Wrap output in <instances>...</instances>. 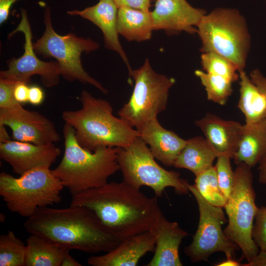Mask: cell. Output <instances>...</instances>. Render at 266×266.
Returning <instances> with one entry per match:
<instances>
[{
	"instance_id": "36",
	"label": "cell",
	"mask_w": 266,
	"mask_h": 266,
	"mask_svg": "<svg viewBox=\"0 0 266 266\" xmlns=\"http://www.w3.org/2000/svg\"><path fill=\"white\" fill-rule=\"evenodd\" d=\"M250 77L266 97V77L257 69L250 73Z\"/></svg>"
},
{
	"instance_id": "32",
	"label": "cell",
	"mask_w": 266,
	"mask_h": 266,
	"mask_svg": "<svg viewBox=\"0 0 266 266\" xmlns=\"http://www.w3.org/2000/svg\"><path fill=\"white\" fill-rule=\"evenodd\" d=\"M16 83L0 78V108L10 107L19 103L15 100L13 94Z\"/></svg>"
},
{
	"instance_id": "14",
	"label": "cell",
	"mask_w": 266,
	"mask_h": 266,
	"mask_svg": "<svg viewBox=\"0 0 266 266\" xmlns=\"http://www.w3.org/2000/svg\"><path fill=\"white\" fill-rule=\"evenodd\" d=\"M54 143L35 144L17 140L0 143V157L19 175L38 167H50L60 155Z\"/></svg>"
},
{
	"instance_id": "29",
	"label": "cell",
	"mask_w": 266,
	"mask_h": 266,
	"mask_svg": "<svg viewBox=\"0 0 266 266\" xmlns=\"http://www.w3.org/2000/svg\"><path fill=\"white\" fill-rule=\"evenodd\" d=\"M201 64L203 71L207 73L221 76L233 83L239 79V70L235 65L218 54L202 53Z\"/></svg>"
},
{
	"instance_id": "8",
	"label": "cell",
	"mask_w": 266,
	"mask_h": 266,
	"mask_svg": "<svg viewBox=\"0 0 266 266\" xmlns=\"http://www.w3.org/2000/svg\"><path fill=\"white\" fill-rule=\"evenodd\" d=\"M251 168L244 163L237 165L233 188L224 207L228 218L224 233L229 240L241 250L242 258L248 262L260 251L251 235L258 208Z\"/></svg>"
},
{
	"instance_id": "20",
	"label": "cell",
	"mask_w": 266,
	"mask_h": 266,
	"mask_svg": "<svg viewBox=\"0 0 266 266\" xmlns=\"http://www.w3.org/2000/svg\"><path fill=\"white\" fill-rule=\"evenodd\" d=\"M138 131L155 158L166 166H173L187 142L174 132L163 128L157 118L148 122Z\"/></svg>"
},
{
	"instance_id": "13",
	"label": "cell",
	"mask_w": 266,
	"mask_h": 266,
	"mask_svg": "<svg viewBox=\"0 0 266 266\" xmlns=\"http://www.w3.org/2000/svg\"><path fill=\"white\" fill-rule=\"evenodd\" d=\"M0 124L12 131L14 140L35 144L55 143L61 140L54 123L38 112L21 104L0 108Z\"/></svg>"
},
{
	"instance_id": "11",
	"label": "cell",
	"mask_w": 266,
	"mask_h": 266,
	"mask_svg": "<svg viewBox=\"0 0 266 266\" xmlns=\"http://www.w3.org/2000/svg\"><path fill=\"white\" fill-rule=\"evenodd\" d=\"M188 189L194 196L199 210V222L191 244L184 252L193 263L207 261L213 253H224L226 258H233L239 247L226 237L222 225L227 222L223 207L207 201L194 186L188 183Z\"/></svg>"
},
{
	"instance_id": "33",
	"label": "cell",
	"mask_w": 266,
	"mask_h": 266,
	"mask_svg": "<svg viewBox=\"0 0 266 266\" xmlns=\"http://www.w3.org/2000/svg\"><path fill=\"white\" fill-rule=\"evenodd\" d=\"M118 8L130 7L144 11H149L150 0H114Z\"/></svg>"
},
{
	"instance_id": "31",
	"label": "cell",
	"mask_w": 266,
	"mask_h": 266,
	"mask_svg": "<svg viewBox=\"0 0 266 266\" xmlns=\"http://www.w3.org/2000/svg\"><path fill=\"white\" fill-rule=\"evenodd\" d=\"M251 235L260 251L266 252V207H258L255 217Z\"/></svg>"
},
{
	"instance_id": "17",
	"label": "cell",
	"mask_w": 266,
	"mask_h": 266,
	"mask_svg": "<svg viewBox=\"0 0 266 266\" xmlns=\"http://www.w3.org/2000/svg\"><path fill=\"white\" fill-rule=\"evenodd\" d=\"M155 239L154 255L146 266H181L179 249L188 233L162 214L150 230Z\"/></svg>"
},
{
	"instance_id": "6",
	"label": "cell",
	"mask_w": 266,
	"mask_h": 266,
	"mask_svg": "<svg viewBox=\"0 0 266 266\" xmlns=\"http://www.w3.org/2000/svg\"><path fill=\"white\" fill-rule=\"evenodd\" d=\"M64 188L50 167L34 168L18 177L0 174V195L8 209L27 218L39 208L60 202Z\"/></svg>"
},
{
	"instance_id": "43",
	"label": "cell",
	"mask_w": 266,
	"mask_h": 266,
	"mask_svg": "<svg viewBox=\"0 0 266 266\" xmlns=\"http://www.w3.org/2000/svg\"></svg>"
},
{
	"instance_id": "10",
	"label": "cell",
	"mask_w": 266,
	"mask_h": 266,
	"mask_svg": "<svg viewBox=\"0 0 266 266\" xmlns=\"http://www.w3.org/2000/svg\"><path fill=\"white\" fill-rule=\"evenodd\" d=\"M155 159L140 136L130 145L118 148L117 162L123 181L137 189L149 187L157 197H161L167 187L173 188L180 194H188L187 181L178 172L164 168Z\"/></svg>"
},
{
	"instance_id": "22",
	"label": "cell",
	"mask_w": 266,
	"mask_h": 266,
	"mask_svg": "<svg viewBox=\"0 0 266 266\" xmlns=\"http://www.w3.org/2000/svg\"><path fill=\"white\" fill-rule=\"evenodd\" d=\"M217 157L216 153L206 139L197 136L187 140L173 166L189 170L197 176L212 166Z\"/></svg>"
},
{
	"instance_id": "21",
	"label": "cell",
	"mask_w": 266,
	"mask_h": 266,
	"mask_svg": "<svg viewBox=\"0 0 266 266\" xmlns=\"http://www.w3.org/2000/svg\"><path fill=\"white\" fill-rule=\"evenodd\" d=\"M266 154V118L255 123L243 125L237 149L233 158L234 163H244L252 168Z\"/></svg>"
},
{
	"instance_id": "37",
	"label": "cell",
	"mask_w": 266,
	"mask_h": 266,
	"mask_svg": "<svg viewBox=\"0 0 266 266\" xmlns=\"http://www.w3.org/2000/svg\"><path fill=\"white\" fill-rule=\"evenodd\" d=\"M19 0H0V24L8 18L12 5Z\"/></svg>"
},
{
	"instance_id": "40",
	"label": "cell",
	"mask_w": 266,
	"mask_h": 266,
	"mask_svg": "<svg viewBox=\"0 0 266 266\" xmlns=\"http://www.w3.org/2000/svg\"><path fill=\"white\" fill-rule=\"evenodd\" d=\"M82 265L76 260L74 259L70 254L69 252L66 254L61 264V266H81Z\"/></svg>"
},
{
	"instance_id": "12",
	"label": "cell",
	"mask_w": 266,
	"mask_h": 266,
	"mask_svg": "<svg viewBox=\"0 0 266 266\" xmlns=\"http://www.w3.org/2000/svg\"><path fill=\"white\" fill-rule=\"evenodd\" d=\"M18 32L24 35V53L19 58H12L7 61V69L0 71V78L28 84L32 76L38 75L46 87L58 85L61 76L59 64L57 61H43L37 57L33 47V34L27 12L23 8L21 9L20 22L9 33V37Z\"/></svg>"
},
{
	"instance_id": "34",
	"label": "cell",
	"mask_w": 266,
	"mask_h": 266,
	"mask_svg": "<svg viewBox=\"0 0 266 266\" xmlns=\"http://www.w3.org/2000/svg\"><path fill=\"white\" fill-rule=\"evenodd\" d=\"M29 86L23 82L16 83L13 90L15 100L20 104L28 102Z\"/></svg>"
},
{
	"instance_id": "42",
	"label": "cell",
	"mask_w": 266,
	"mask_h": 266,
	"mask_svg": "<svg viewBox=\"0 0 266 266\" xmlns=\"http://www.w3.org/2000/svg\"><path fill=\"white\" fill-rule=\"evenodd\" d=\"M216 266H241L242 264L233 258H226L224 261L218 263Z\"/></svg>"
},
{
	"instance_id": "39",
	"label": "cell",
	"mask_w": 266,
	"mask_h": 266,
	"mask_svg": "<svg viewBox=\"0 0 266 266\" xmlns=\"http://www.w3.org/2000/svg\"><path fill=\"white\" fill-rule=\"evenodd\" d=\"M259 182L262 184H266V154L258 164Z\"/></svg>"
},
{
	"instance_id": "35",
	"label": "cell",
	"mask_w": 266,
	"mask_h": 266,
	"mask_svg": "<svg viewBox=\"0 0 266 266\" xmlns=\"http://www.w3.org/2000/svg\"><path fill=\"white\" fill-rule=\"evenodd\" d=\"M44 98V93L41 87L35 85L29 86L28 102L33 105H39Z\"/></svg>"
},
{
	"instance_id": "27",
	"label": "cell",
	"mask_w": 266,
	"mask_h": 266,
	"mask_svg": "<svg viewBox=\"0 0 266 266\" xmlns=\"http://www.w3.org/2000/svg\"><path fill=\"white\" fill-rule=\"evenodd\" d=\"M195 176L194 186L201 196L209 203L224 208L227 199L219 187L215 166Z\"/></svg>"
},
{
	"instance_id": "1",
	"label": "cell",
	"mask_w": 266,
	"mask_h": 266,
	"mask_svg": "<svg viewBox=\"0 0 266 266\" xmlns=\"http://www.w3.org/2000/svg\"><path fill=\"white\" fill-rule=\"evenodd\" d=\"M70 205L91 210L120 241L150 231L163 214L157 197L150 198L124 181L72 195Z\"/></svg>"
},
{
	"instance_id": "30",
	"label": "cell",
	"mask_w": 266,
	"mask_h": 266,
	"mask_svg": "<svg viewBox=\"0 0 266 266\" xmlns=\"http://www.w3.org/2000/svg\"><path fill=\"white\" fill-rule=\"evenodd\" d=\"M231 158L226 155H219L217 157L215 166L219 187L223 194L228 200L233 188L234 171H233Z\"/></svg>"
},
{
	"instance_id": "3",
	"label": "cell",
	"mask_w": 266,
	"mask_h": 266,
	"mask_svg": "<svg viewBox=\"0 0 266 266\" xmlns=\"http://www.w3.org/2000/svg\"><path fill=\"white\" fill-rule=\"evenodd\" d=\"M80 109L66 110L62 118L74 130L79 144L94 151L103 147L123 148L140 136L139 132L115 116L110 103L82 91Z\"/></svg>"
},
{
	"instance_id": "41",
	"label": "cell",
	"mask_w": 266,
	"mask_h": 266,
	"mask_svg": "<svg viewBox=\"0 0 266 266\" xmlns=\"http://www.w3.org/2000/svg\"><path fill=\"white\" fill-rule=\"evenodd\" d=\"M5 127L6 126L3 124H0V143H4L11 140Z\"/></svg>"
},
{
	"instance_id": "5",
	"label": "cell",
	"mask_w": 266,
	"mask_h": 266,
	"mask_svg": "<svg viewBox=\"0 0 266 266\" xmlns=\"http://www.w3.org/2000/svg\"><path fill=\"white\" fill-rule=\"evenodd\" d=\"M197 29L202 53L218 54L234 64L239 72L244 70L250 38L245 20L237 10L215 9L202 17Z\"/></svg>"
},
{
	"instance_id": "18",
	"label": "cell",
	"mask_w": 266,
	"mask_h": 266,
	"mask_svg": "<svg viewBox=\"0 0 266 266\" xmlns=\"http://www.w3.org/2000/svg\"><path fill=\"white\" fill-rule=\"evenodd\" d=\"M118 9L114 0H99L93 6L81 10H69L67 11V14L80 16L98 26L103 33L105 47L117 52L130 71L132 68L118 38L117 29Z\"/></svg>"
},
{
	"instance_id": "7",
	"label": "cell",
	"mask_w": 266,
	"mask_h": 266,
	"mask_svg": "<svg viewBox=\"0 0 266 266\" xmlns=\"http://www.w3.org/2000/svg\"><path fill=\"white\" fill-rule=\"evenodd\" d=\"M45 30L42 36L33 43L34 52L43 58H53L59 64L60 74L69 82L78 81L94 86L104 94L108 91L90 76L83 67L81 55L98 50L99 44L90 38L79 37L74 33L61 35L54 30L50 7L44 13Z\"/></svg>"
},
{
	"instance_id": "44",
	"label": "cell",
	"mask_w": 266,
	"mask_h": 266,
	"mask_svg": "<svg viewBox=\"0 0 266 266\" xmlns=\"http://www.w3.org/2000/svg\"></svg>"
},
{
	"instance_id": "24",
	"label": "cell",
	"mask_w": 266,
	"mask_h": 266,
	"mask_svg": "<svg viewBox=\"0 0 266 266\" xmlns=\"http://www.w3.org/2000/svg\"><path fill=\"white\" fill-rule=\"evenodd\" d=\"M239 99L237 106L243 114L245 124L266 118V97L244 70L239 72Z\"/></svg>"
},
{
	"instance_id": "23",
	"label": "cell",
	"mask_w": 266,
	"mask_h": 266,
	"mask_svg": "<svg viewBox=\"0 0 266 266\" xmlns=\"http://www.w3.org/2000/svg\"><path fill=\"white\" fill-rule=\"evenodd\" d=\"M117 29L118 33L128 41L149 40L154 30L151 12L127 6L119 7Z\"/></svg>"
},
{
	"instance_id": "16",
	"label": "cell",
	"mask_w": 266,
	"mask_h": 266,
	"mask_svg": "<svg viewBox=\"0 0 266 266\" xmlns=\"http://www.w3.org/2000/svg\"><path fill=\"white\" fill-rule=\"evenodd\" d=\"M155 248V236L149 231L123 239L104 254L89 257L87 263L92 266H135L147 253L154 252Z\"/></svg>"
},
{
	"instance_id": "2",
	"label": "cell",
	"mask_w": 266,
	"mask_h": 266,
	"mask_svg": "<svg viewBox=\"0 0 266 266\" xmlns=\"http://www.w3.org/2000/svg\"><path fill=\"white\" fill-rule=\"evenodd\" d=\"M24 227L30 234L89 254L109 252L120 242L91 210L78 205L39 208Z\"/></svg>"
},
{
	"instance_id": "38",
	"label": "cell",
	"mask_w": 266,
	"mask_h": 266,
	"mask_svg": "<svg viewBox=\"0 0 266 266\" xmlns=\"http://www.w3.org/2000/svg\"><path fill=\"white\" fill-rule=\"evenodd\" d=\"M242 266H266V252L260 251L254 258Z\"/></svg>"
},
{
	"instance_id": "15",
	"label": "cell",
	"mask_w": 266,
	"mask_h": 266,
	"mask_svg": "<svg viewBox=\"0 0 266 266\" xmlns=\"http://www.w3.org/2000/svg\"><path fill=\"white\" fill-rule=\"evenodd\" d=\"M151 13L154 30L193 34L206 11L193 7L186 0H157Z\"/></svg>"
},
{
	"instance_id": "28",
	"label": "cell",
	"mask_w": 266,
	"mask_h": 266,
	"mask_svg": "<svg viewBox=\"0 0 266 266\" xmlns=\"http://www.w3.org/2000/svg\"><path fill=\"white\" fill-rule=\"evenodd\" d=\"M26 244L10 231L0 236V266H25Z\"/></svg>"
},
{
	"instance_id": "25",
	"label": "cell",
	"mask_w": 266,
	"mask_h": 266,
	"mask_svg": "<svg viewBox=\"0 0 266 266\" xmlns=\"http://www.w3.org/2000/svg\"><path fill=\"white\" fill-rule=\"evenodd\" d=\"M69 251L44 237L31 234L27 239L25 266H61Z\"/></svg>"
},
{
	"instance_id": "19",
	"label": "cell",
	"mask_w": 266,
	"mask_h": 266,
	"mask_svg": "<svg viewBox=\"0 0 266 266\" xmlns=\"http://www.w3.org/2000/svg\"><path fill=\"white\" fill-rule=\"evenodd\" d=\"M195 123L217 156L226 155L233 158L237 149L243 125L235 121L223 119L210 113H207Z\"/></svg>"
},
{
	"instance_id": "26",
	"label": "cell",
	"mask_w": 266,
	"mask_h": 266,
	"mask_svg": "<svg viewBox=\"0 0 266 266\" xmlns=\"http://www.w3.org/2000/svg\"><path fill=\"white\" fill-rule=\"evenodd\" d=\"M195 75L204 87L208 100L224 105L233 92V82L221 76L197 69Z\"/></svg>"
},
{
	"instance_id": "9",
	"label": "cell",
	"mask_w": 266,
	"mask_h": 266,
	"mask_svg": "<svg viewBox=\"0 0 266 266\" xmlns=\"http://www.w3.org/2000/svg\"><path fill=\"white\" fill-rule=\"evenodd\" d=\"M129 73L134 82L133 90L118 114L128 125L139 131L166 109L169 91L175 80L156 72L147 58L141 67L132 69Z\"/></svg>"
},
{
	"instance_id": "4",
	"label": "cell",
	"mask_w": 266,
	"mask_h": 266,
	"mask_svg": "<svg viewBox=\"0 0 266 266\" xmlns=\"http://www.w3.org/2000/svg\"><path fill=\"white\" fill-rule=\"evenodd\" d=\"M63 133L64 155L52 172L71 195L106 184L120 170L118 148L103 147L94 151L85 149L77 141L74 129L66 123Z\"/></svg>"
}]
</instances>
